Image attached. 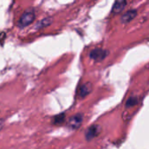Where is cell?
<instances>
[{
	"label": "cell",
	"instance_id": "8fae6325",
	"mask_svg": "<svg viewBox=\"0 0 149 149\" xmlns=\"http://www.w3.org/2000/svg\"><path fill=\"white\" fill-rule=\"evenodd\" d=\"M4 125H5V121H4V119H0V130H1V129L3 128Z\"/></svg>",
	"mask_w": 149,
	"mask_h": 149
},
{
	"label": "cell",
	"instance_id": "5b68a950",
	"mask_svg": "<svg viewBox=\"0 0 149 149\" xmlns=\"http://www.w3.org/2000/svg\"><path fill=\"white\" fill-rule=\"evenodd\" d=\"M92 91V85L91 83H87L84 85H82L79 89V96L80 97H84L87 95H89Z\"/></svg>",
	"mask_w": 149,
	"mask_h": 149
},
{
	"label": "cell",
	"instance_id": "7a4b0ae2",
	"mask_svg": "<svg viewBox=\"0 0 149 149\" xmlns=\"http://www.w3.org/2000/svg\"><path fill=\"white\" fill-rule=\"evenodd\" d=\"M108 52L101 49V48H96L94 50H92L90 54V57L95 61H102L104 60L107 55H108Z\"/></svg>",
	"mask_w": 149,
	"mask_h": 149
},
{
	"label": "cell",
	"instance_id": "9c48e42d",
	"mask_svg": "<svg viewBox=\"0 0 149 149\" xmlns=\"http://www.w3.org/2000/svg\"><path fill=\"white\" fill-rule=\"evenodd\" d=\"M64 118H65V114L61 113V114H60V115H57V116L54 118V123L55 125H60V124H61V123L63 122Z\"/></svg>",
	"mask_w": 149,
	"mask_h": 149
},
{
	"label": "cell",
	"instance_id": "30bf717a",
	"mask_svg": "<svg viewBox=\"0 0 149 149\" xmlns=\"http://www.w3.org/2000/svg\"><path fill=\"white\" fill-rule=\"evenodd\" d=\"M138 103V99L136 97H130L126 102V107H132Z\"/></svg>",
	"mask_w": 149,
	"mask_h": 149
},
{
	"label": "cell",
	"instance_id": "6da1fadb",
	"mask_svg": "<svg viewBox=\"0 0 149 149\" xmlns=\"http://www.w3.org/2000/svg\"><path fill=\"white\" fill-rule=\"evenodd\" d=\"M35 19V13L33 9L26 10L19 20V26L20 27H26L32 24Z\"/></svg>",
	"mask_w": 149,
	"mask_h": 149
},
{
	"label": "cell",
	"instance_id": "8992f818",
	"mask_svg": "<svg viewBox=\"0 0 149 149\" xmlns=\"http://www.w3.org/2000/svg\"><path fill=\"white\" fill-rule=\"evenodd\" d=\"M126 6V0H116L113 6L112 12L114 13H119Z\"/></svg>",
	"mask_w": 149,
	"mask_h": 149
},
{
	"label": "cell",
	"instance_id": "3957f363",
	"mask_svg": "<svg viewBox=\"0 0 149 149\" xmlns=\"http://www.w3.org/2000/svg\"><path fill=\"white\" fill-rule=\"evenodd\" d=\"M83 118H84V116L83 114H77V115H74V117H72L69 121H68V125L73 128V129H77L78 128L82 122H83Z\"/></svg>",
	"mask_w": 149,
	"mask_h": 149
},
{
	"label": "cell",
	"instance_id": "52a82bcc",
	"mask_svg": "<svg viewBox=\"0 0 149 149\" xmlns=\"http://www.w3.org/2000/svg\"><path fill=\"white\" fill-rule=\"evenodd\" d=\"M136 14H137V12L134 11V10H130L128 11L127 13H125L122 18H121V21L123 23H129L130 21H132L135 17H136Z\"/></svg>",
	"mask_w": 149,
	"mask_h": 149
},
{
	"label": "cell",
	"instance_id": "277c9868",
	"mask_svg": "<svg viewBox=\"0 0 149 149\" xmlns=\"http://www.w3.org/2000/svg\"><path fill=\"white\" fill-rule=\"evenodd\" d=\"M99 130H100V127H99L98 125H97L91 126V127L87 130V132H86V133H85V138H86V139H87V140H91V139H94L95 137H97V136L98 135L99 132H100Z\"/></svg>",
	"mask_w": 149,
	"mask_h": 149
},
{
	"label": "cell",
	"instance_id": "ba28073f",
	"mask_svg": "<svg viewBox=\"0 0 149 149\" xmlns=\"http://www.w3.org/2000/svg\"><path fill=\"white\" fill-rule=\"evenodd\" d=\"M52 23V19L50 18H47V19H45L43 20H41L38 25H37V28H42V27H46L47 26H49L50 24Z\"/></svg>",
	"mask_w": 149,
	"mask_h": 149
}]
</instances>
